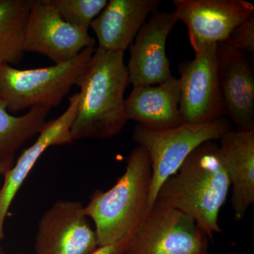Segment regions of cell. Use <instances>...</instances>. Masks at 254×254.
Returning a JSON list of instances; mask_svg holds the SVG:
<instances>
[{
  "label": "cell",
  "instance_id": "cell-23",
  "mask_svg": "<svg viewBox=\"0 0 254 254\" xmlns=\"http://www.w3.org/2000/svg\"></svg>",
  "mask_w": 254,
  "mask_h": 254
},
{
  "label": "cell",
  "instance_id": "cell-12",
  "mask_svg": "<svg viewBox=\"0 0 254 254\" xmlns=\"http://www.w3.org/2000/svg\"><path fill=\"white\" fill-rule=\"evenodd\" d=\"M219 82L225 113L236 130H254V70L243 52L227 42L218 44Z\"/></svg>",
  "mask_w": 254,
  "mask_h": 254
},
{
  "label": "cell",
  "instance_id": "cell-3",
  "mask_svg": "<svg viewBox=\"0 0 254 254\" xmlns=\"http://www.w3.org/2000/svg\"><path fill=\"white\" fill-rule=\"evenodd\" d=\"M151 176L149 155L138 145L117 183L106 191L93 192L84 210L94 222L99 247L128 240L141 225L149 208Z\"/></svg>",
  "mask_w": 254,
  "mask_h": 254
},
{
  "label": "cell",
  "instance_id": "cell-7",
  "mask_svg": "<svg viewBox=\"0 0 254 254\" xmlns=\"http://www.w3.org/2000/svg\"><path fill=\"white\" fill-rule=\"evenodd\" d=\"M195 57L182 62L180 110L183 124L195 125L224 118L225 104L219 82L218 44L192 47Z\"/></svg>",
  "mask_w": 254,
  "mask_h": 254
},
{
  "label": "cell",
  "instance_id": "cell-5",
  "mask_svg": "<svg viewBox=\"0 0 254 254\" xmlns=\"http://www.w3.org/2000/svg\"><path fill=\"white\" fill-rule=\"evenodd\" d=\"M232 127L225 118L195 125L182 124L164 131H151L136 125L133 139L147 150L151 162L148 210L156 200L163 182L177 173L189 155L202 143L220 140Z\"/></svg>",
  "mask_w": 254,
  "mask_h": 254
},
{
  "label": "cell",
  "instance_id": "cell-16",
  "mask_svg": "<svg viewBox=\"0 0 254 254\" xmlns=\"http://www.w3.org/2000/svg\"><path fill=\"white\" fill-rule=\"evenodd\" d=\"M220 146L232 188L231 203L237 221L245 218L254 203V130H230Z\"/></svg>",
  "mask_w": 254,
  "mask_h": 254
},
{
  "label": "cell",
  "instance_id": "cell-8",
  "mask_svg": "<svg viewBox=\"0 0 254 254\" xmlns=\"http://www.w3.org/2000/svg\"><path fill=\"white\" fill-rule=\"evenodd\" d=\"M95 45L88 30L64 21L47 0H31L23 36L24 52L45 55L56 64L71 61Z\"/></svg>",
  "mask_w": 254,
  "mask_h": 254
},
{
  "label": "cell",
  "instance_id": "cell-13",
  "mask_svg": "<svg viewBox=\"0 0 254 254\" xmlns=\"http://www.w3.org/2000/svg\"><path fill=\"white\" fill-rule=\"evenodd\" d=\"M79 100V93L73 95L64 113L46 123L36 142L23 150L17 161L3 175L4 182L0 189V240L4 237V222L10 206L40 157L49 147L73 143L70 129L77 113Z\"/></svg>",
  "mask_w": 254,
  "mask_h": 254
},
{
  "label": "cell",
  "instance_id": "cell-14",
  "mask_svg": "<svg viewBox=\"0 0 254 254\" xmlns=\"http://www.w3.org/2000/svg\"><path fill=\"white\" fill-rule=\"evenodd\" d=\"M180 97V80L174 76L160 84L133 87L125 99L127 118L151 131L175 128L183 124Z\"/></svg>",
  "mask_w": 254,
  "mask_h": 254
},
{
  "label": "cell",
  "instance_id": "cell-11",
  "mask_svg": "<svg viewBox=\"0 0 254 254\" xmlns=\"http://www.w3.org/2000/svg\"><path fill=\"white\" fill-rule=\"evenodd\" d=\"M179 19L175 13L155 9L142 26L130 48L127 69L133 87L154 86L171 78L166 43Z\"/></svg>",
  "mask_w": 254,
  "mask_h": 254
},
{
  "label": "cell",
  "instance_id": "cell-1",
  "mask_svg": "<svg viewBox=\"0 0 254 254\" xmlns=\"http://www.w3.org/2000/svg\"><path fill=\"white\" fill-rule=\"evenodd\" d=\"M230 187L220 146L214 141L205 142L163 182L156 200L190 215L213 240L215 234L222 232L219 213Z\"/></svg>",
  "mask_w": 254,
  "mask_h": 254
},
{
  "label": "cell",
  "instance_id": "cell-20",
  "mask_svg": "<svg viewBox=\"0 0 254 254\" xmlns=\"http://www.w3.org/2000/svg\"><path fill=\"white\" fill-rule=\"evenodd\" d=\"M240 51L254 53V16L247 18L232 31L227 41Z\"/></svg>",
  "mask_w": 254,
  "mask_h": 254
},
{
  "label": "cell",
  "instance_id": "cell-10",
  "mask_svg": "<svg viewBox=\"0 0 254 254\" xmlns=\"http://www.w3.org/2000/svg\"><path fill=\"white\" fill-rule=\"evenodd\" d=\"M179 21L188 29L191 47L228 41L232 31L254 15V6L244 0H174Z\"/></svg>",
  "mask_w": 254,
  "mask_h": 254
},
{
  "label": "cell",
  "instance_id": "cell-21",
  "mask_svg": "<svg viewBox=\"0 0 254 254\" xmlns=\"http://www.w3.org/2000/svg\"><path fill=\"white\" fill-rule=\"evenodd\" d=\"M127 241L128 240H123L113 245L98 247L94 252L90 254H124Z\"/></svg>",
  "mask_w": 254,
  "mask_h": 254
},
{
  "label": "cell",
  "instance_id": "cell-6",
  "mask_svg": "<svg viewBox=\"0 0 254 254\" xmlns=\"http://www.w3.org/2000/svg\"><path fill=\"white\" fill-rule=\"evenodd\" d=\"M209 238L187 214L155 200L124 254H208Z\"/></svg>",
  "mask_w": 254,
  "mask_h": 254
},
{
  "label": "cell",
  "instance_id": "cell-15",
  "mask_svg": "<svg viewBox=\"0 0 254 254\" xmlns=\"http://www.w3.org/2000/svg\"><path fill=\"white\" fill-rule=\"evenodd\" d=\"M158 3V0H110L91 24L98 48L125 53Z\"/></svg>",
  "mask_w": 254,
  "mask_h": 254
},
{
  "label": "cell",
  "instance_id": "cell-22",
  "mask_svg": "<svg viewBox=\"0 0 254 254\" xmlns=\"http://www.w3.org/2000/svg\"><path fill=\"white\" fill-rule=\"evenodd\" d=\"M14 164L7 163H0V175H4L9 168L13 166ZM0 254H4L2 249L0 247Z\"/></svg>",
  "mask_w": 254,
  "mask_h": 254
},
{
  "label": "cell",
  "instance_id": "cell-18",
  "mask_svg": "<svg viewBox=\"0 0 254 254\" xmlns=\"http://www.w3.org/2000/svg\"><path fill=\"white\" fill-rule=\"evenodd\" d=\"M30 10L31 0H0V65L17 64L22 60Z\"/></svg>",
  "mask_w": 254,
  "mask_h": 254
},
{
  "label": "cell",
  "instance_id": "cell-4",
  "mask_svg": "<svg viewBox=\"0 0 254 254\" xmlns=\"http://www.w3.org/2000/svg\"><path fill=\"white\" fill-rule=\"evenodd\" d=\"M94 52L86 48L71 61L45 68L21 70L0 65V105L13 113L35 106H58L77 84Z\"/></svg>",
  "mask_w": 254,
  "mask_h": 254
},
{
  "label": "cell",
  "instance_id": "cell-2",
  "mask_svg": "<svg viewBox=\"0 0 254 254\" xmlns=\"http://www.w3.org/2000/svg\"><path fill=\"white\" fill-rule=\"evenodd\" d=\"M123 52L98 48L77 81V113L70 129L73 141L107 139L123 130L128 119L125 92L129 84Z\"/></svg>",
  "mask_w": 254,
  "mask_h": 254
},
{
  "label": "cell",
  "instance_id": "cell-9",
  "mask_svg": "<svg viewBox=\"0 0 254 254\" xmlns=\"http://www.w3.org/2000/svg\"><path fill=\"white\" fill-rule=\"evenodd\" d=\"M98 247L81 201L58 200L38 223L36 254H90Z\"/></svg>",
  "mask_w": 254,
  "mask_h": 254
},
{
  "label": "cell",
  "instance_id": "cell-17",
  "mask_svg": "<svg viewBox=\"0 0 254 254\" xmlns=\"http://www.w3.org/2000/svg\"><path fill=\"white\" fill-rule=\"evenodd\" d=\"M51 108L35 106L22 116H13L0 105V163L14 164L18 148L37 134L47 123Z\"/></svg>",
  "mask_w": 254,
  "mask_h": 254
},
{
  "label": "cell",
  "instance_id": "cell-19",
  "mask_svg": "<svg viewBox=\"0 0 254 254\" xmlns=\"http://www.w3.org/2000/svg\"><path fill=\"white\" fill-rule=\"evenodd\" d=\"M64 21L71 26L88 30L104 9L107 0H47Z\"/></svg>",
  "mask_w": 254,
  "mask_h": 254
}]
</instances>
